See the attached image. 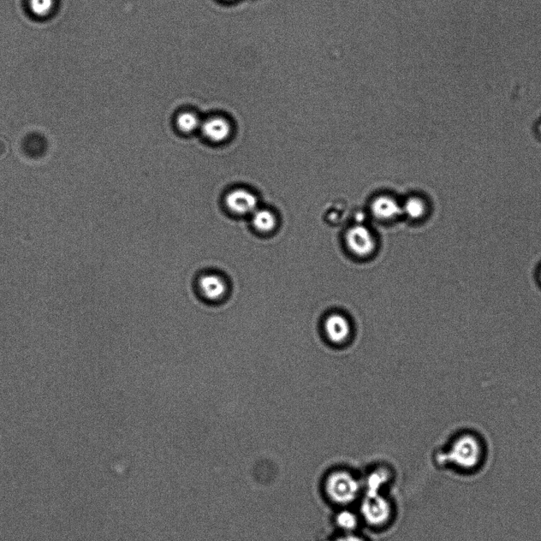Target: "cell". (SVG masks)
<instances>
[{
	"mask_svg": "<svg viewBox=\"0 0 541 541\" xmlns=\"http://www.w3.org/2000/svg\"><path fill=\"white\" fill-rule=\"evenodd\" d=\"M334 541H365L364 539L358 536V535L351 533H344L343 536L339 537Z\"/></svg>",
	"mask_w": 541,
	"mask_h": 541,
	"instance_id": "e0dca14e",
	"label": "cell"
},
{
	"mask_svg": "<svg viewBox=\"0 0 541 541\" xmlns=\"http://www.w3.org/2000/svg\"><path fill=\"white\" fill-rule=\"evenodd\" d=\"M221 1L224 3H233L235 2L236 0H221Z\"/></svg>",
	"mask_w": 541,
	"mask_h": 541,
	"instance_id": "ac0fdd59",
	"label": "cell"
},
{
	"mask_svg": "<svg viewBox=\"0 0 541 541\" xmlns=\"http://www.w3.org/2000/svg\"><path fill=\"white\" fill-rule=\"evenodd\" d=\"M199 294L206 300L217 302L227 295L228 286L225 279L216 274H206L201 276L198 282Z\"/></svg>",
	"mask_w": 541,
	"mask_h": 541,
	"instance_id": "52a82bcc",
	"label": "cell"
},
{
	"mask_svg": "<svg viewBox=\"0 0 541 541\" xmlns=\"http://www.w3.org/2000/svg\"><path fill=\"white\" fill-rule=\"evenodd\" d=\"M323 331L327 342L334 346H341L350 341L353 336V326L346 314L335 311L325 317Z\"/></svg>",
	"mask_w": 541,
	"mask_h": 541,
	"instance_id": "3957f363",
	"label": "cell"
},
{
	"mask_svg": "<svg viewBox=\"0 0 541 541\" xmlns=\"http://www.w3.org/2000/svg\"><path fill=\"white\" fill-rule=\"evenodd\" d=\"M539 281H540V284H541V270H540V275H539Z\"/></svg>",
	"mask_w": 541,
	"mask_h": 541,
	"instance_id": "d6986e66",
	"label": "cell"
},
{
	"mask_svg": "<svg viewBox=\"0 0 541 541\" xmlns=\"http://www.w3.org/2000/svg\"><path fill=\"white\" fill-rule=\"evenodd\" d=\"M402 207V213L412 219H419L425 215L426 206L423 202L418 197H412L406 201Z\"/></svg>",
	"mask_w": 541,
	"mask_h": 541,
	"instance_id": "9a60e30c",
	"label": "cell"
},
{
	"mask_svg": "<svg viewBox=\"0 0 541 541\" xmlns=\"http://www.w3.org/2000/svg\"><path fill=\"white\" fill-rule=\"evenodd\" d=\"M337 526L344 533H353L359 525L358 516L349 510L339 511L335 519Z\"/></svg>",
	"mask_w": 541,
	"mask_h": 541,
	"instance_id": "4fadbf2b",
	"label": "cell"
},
{
	"mask_svg": "<svg viewBox=\"0 0 541 541\" xmlns=\"http://www.w3.org/2000/svg\"><path fill=\"white\" fill-rule=\"evenodd\" d=\"M485 446L477 433L463 432L458 434L445 451V461L461 472H472L482 465Z\"/></svg>",
	"mask_w": 541,
	"mask_h": 541,
	"instance_id": "6da1fadb",
	"label": "cell"
},
{
	"mask_svg": "<svg viewBox=\"0 0 541 541\" xmlns=\"http://www.w3.org/2000/svg\"><path fill=\"white\" fill-rule=\"evenodd\" d=\"M53 0H32L31 5L34 11L40 15H45L51 10Z\"/></svg>",
	"mask_w": 541,
	"mask_h": 541,
	"instance_id": "2e32d148",
	"label": "cell"
},
{
	"mask_svg": "<svg viewBox=\"0 0 541 541\" xmlns=\"http://www.w3.org/2000/svg\"><path fill=\"white\" fill-rule=\"evenodd\" d=\"M389 479L388 472L377 470L368 475L366 480V493H379Z\"/></svg>",
	"mask_w": 541,
	"mask_h": 541,
	"instance_id": "5bb4252c",
	"label": "cell"
},
{
	"mask_svg": "<svg viewBox=\"0 0 541 541\" xmlns=\"http://www.w3.org/2000/svg\"><path fill=\"white\" fill-rule=\"evenodd\" d=\"M200 129L206 139L215 143H221L229 139L231 125L224 117L212 116L202 122Z\"/></svg>",
	"mask_w": 541,
	"mask_h": 541,
	"instance_id": "ba28073f",
	"label": "cell"
},
{
	"mask_svg": "<svg viewBox=\"0 0 541 541\" xmlns=\"http://www.w3.org/2000/svg\"><path fill=\"white\" fill-rule=\"evenodd\" d=\"M344 240L350 252L359 258L372 255L376 249L377 241L372 232L365 225H356L349 228Z\"/></svg>",
	"mask_w": 541,
	"mask_h": 541,
	"instance_id": "5b68a950",
	"label": "cell"
},
{
	"mask_svg": "<svg viewBox=\"0 0 541 541\" xmlns=\"http://www.w3.org/2000/svg\"><path fill=\"white\" fill-rule=\"evenodd\" d=\"M228 209L237 216H246L258 209V200L246 189L237 188L229 192L225 199Z\"/></svg>",
	"mask_w": 541,
	"mask_h": 541,
	"instance_id": "8992f818",
	"label": "cell"
},
{
	"mask_svg": "<svg viewBox=\"0 0 541 541\" xmlns=\"http://www.w3.org/2000/svg\"><path fill=\"white\" fill-rule=\"evenodd\" d=\"M371 211L377 218L390 220L400 216L402 207L393 198L384 195L373 200Z\"/></svg>",
	"mask_w": 541,
	"mask_h": 541,
	"instance_id": "9c48e42d",
	"label": "cell"
},
{
	"mask_svg": "<svg viewBox=\"0 0 541 541\" xmlns=\"http://www.w3.org/2000/svg\"><path fill=\"white\" fill-rule=\"evenodd\" d=\"M23 153L31 159H40L45 157L48 151V141L43 134L31 133L26 136L22 143Z\"/></svg>",
	"mask_w": 541,
	"mask_h": 541,
	"instance_id": "30bf717a",
	"label": "cell"
},
{
	"mask_svg": "<svg viewBox=\"0 0 541 541\" xmlns=\"http://www.w3.org/2000/svg\"><path fill=\"white\" fill-rule=\"evenodd\" d=\"M252 223L261 233H269L276 227V218L271 211L257 209L252 213Z\"/></svg>",
	"mask_w": 541,
	"mask_h": 541,
	"instance_id": "8fae6325",
	"label": "cell"
},
{
	"mask_svg": "<svg viewBox=\"0 0 541 541\" xmlns=\"http://www.w3.org/2000/svg\"><path fill=\"white\" fill-rule=\"evenodd\" d=\"M540 132H541V128H540Z\"/></svg>",
	"mask_w": 541,
	"mask_h": 541,
	"instance_id": "ffe728a7",
	"label": "cell"
},
{
	"mask_svg": "<svg viewBox=\"0 0 541 541\" xmlns=\"http://www.w3.org/2000/svg\"><path fill=\"white\" fill-rule=\"evenodd\" d=\"M202 122L203 121L200 120L199 116L191 111L179 113L176 120L178 129L185 134H191L200 129Z\"/></svg>",
	"mask_w": 541,
	"mask_h": 541,
	"instance_id": "7c38bea8",
	"label": "cell"
},
{
	"mask_svg": "<svg viewBox=\"0 0 541 541\" xmlns=\"http://www.w3.org/2000/svg\"><path fill=\"white\" fill-rule=\"evenodd\" d=\"M360 514L368 525L382 526L390 519L391 505L380 493H366L360 505Z\"/></svg>",
	"mask_w": 541,
	"mask_h": 541,
	"instance_id": "277c9868",
	"label": "cell"
},
{
	"mask_svg": "<svg viewBox=\"0 0 541 541\" xmlns=\"http://www.w3.org/2000/svg\"><path fill=\"white\" fill-rule=\"evenodd\" d=\"M360 489L359 480L353 474L342 470L330 474L325 480L326 496L339 505H348L355 502Z\"/></svg>",
	"mask_w": 541,
	"mask_h": 541,
	"instance_id": "7a4b0ae2",
	"label": "cell"
}]
</instances>
